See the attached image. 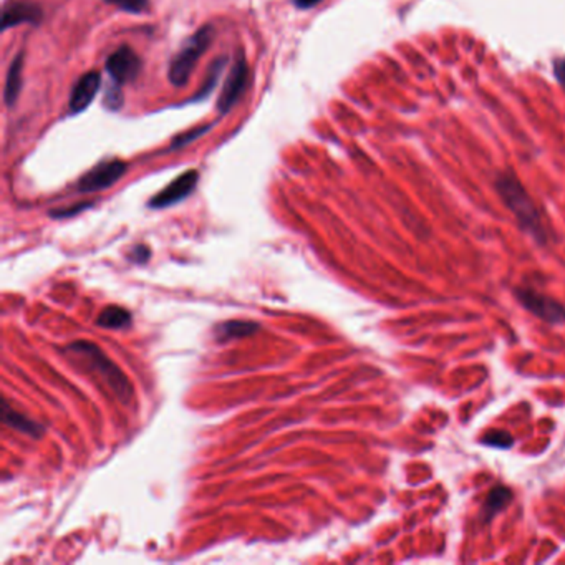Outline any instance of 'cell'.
I'll use <instances>...</instances> for the list:
<instances>
[{
    "label": "cell",
    "mask_w": 565,
    "mask_h": 565,
    "mask_svg": "<svg viewBox=\"0 0 565 565\" xmlns=\"http://www.w3.org/2000/svg\"><path fill=\"white\" fill-rule=\"evenodd\" d=\"M92 202H87V204H76L73 206V209H60V211H53L52 216L53 218H68V216H73L76 212H82L83 209H87V207H90Z\"/></svg>",
    "instance_id": "22"
},
{
    "label": "cell",
    "mask_w": 565,
    "mask_h": 565,
    "mask_svg": "<svg viewBox=\"0 0 565 565\" xmlns=\"http://www.w3.org/2000/svg\"><path fill=\"white\" fill-rule=\"evenodd\" d=\"M198 181H199V174L198 171H194V169L182 173L181 176H177L173 182H169V184L163 191H161V193L151 198L150 207L151 209H164V207H169V206H173V204L181 202L182 199L191 196V193L196 189Z\"/></svg>",
    "instance_id": "7"
},
{
    "label": "cell",
    "mask_w": 565,
    "mask_h": 565,
    "mask_svg": "<svg viewBox=\"0 0 565 565\" xmlns=\"http://www.w3.org/2000/svg\"><path fill=\"white\" fill-rule=\"evenodd\" d=\"M212 37H214V28L211 25L199 28L194 35H191L184 42L180 52L171 58L168 68V78L174 87H184L189 82L198 60L211 46Z\"/></svg>",
    "instance_id": "3"
},
{
    "label": "cell",
    "mask_w": 565,
    "mask_h": 565,
    "mask_svg": "<svg viewBox=\"0 0 565 565\" xmlns=\"http://www.w3.org/2000/svg\"><path fill=\"white\" fill-rule=\"evenodd\" d=\"M150 254H151L150 249H148L146 245H138V247H134L133 252H131V259H133V262H146Z\"/></svg>",
    "instance_id": "23"
},
{
    "label": "cell",
    "mask_w": 565,
    "mask_h": 565,
    "mask_svg": "<svg viewBox=\"0 0 565 565\" xmlns=\"http://www.w3.org/2000/svg\"><path fill=\"white\" fill-rule=\"evenodd\" d=\"M126 169H128V164L120 159L103 161L78 181V189L82 193H96V191L112 188L114 182L121 180Z\"/></svg>",
    "instance_id": "5"
},
{
    "label": "cell",
    "mask_w": 565,
    "mask_h": 565,
    "mask_svg": "<svg viewBox=\"0 0 565 565\" xmlns=\"http://www.w3.org/2000/svg\"><path fill=\"white\" fill-rule=\"evenodd\" d=\"M105 105L108 106L110 110H120L121 108L123 95H121V90H120V85H118V87L108 88V92H106V96H105Z\"/></svg>",
    "instance_id": "19"
},
{
    "label": "cell",
    "mask_w": 565,
    "mask_h": 565,
    "mask_svg": "<svg viewBox=\"0 0 565 565\" xmlns=\"http://www.w3.org/2000/svg\"><path fill=\"white\" fill-rule=\"evenodd\" d=\"M106 3L118 7L123 12H130V14H143L148 8V2L150 0H105Z\"/></svg>",
    "instance_id": "18"
},
{
    "label": "cell",
    "mask_w": 565,
    "mask_h": 565,
    "mask_svg": "<svg viewBox=\"0 0 565 565\" xmlns=\"http://www.w3.org/2000/svg\"><path fill=\"white\" fill-rule=\"evenodd\" d=\"M247 80L249 68L247 63H245V58L241 55L236 63H234L231 71H229L226 85H224L223 92H220V96L218 100V110L220 113H227L239 101L245 87H247Z\"/></svg>",
    "instance_id": "8"
},
{
    "label": "cell",
    "mask_w": 565,
    "mask_h": 565,
    "mask_svg": "<svg viewBox=\"0 0 565 565\" xmlns=\"http://www.w3.org/2000/svg\"><path fill=\"white\" fill-rule=\"evenodd\" d=\"M42 20V8L32 2L15 0L7 2L2 12V31L15 27L20 24L37 25Z\"/></svg>",
    "instance_id": "10"
},
{
    "label": "cell",
    "mask_w": 565,
    "mask_h": 565,
    "mask_svg": "<svg viewBox=\"0 0 565 565\" xmlns=\"http://www.w3.org/2000/svg\"><path fill=\"white\" fill-rule=\"evenodd\" d=\"M22 68H24V53L20 52L15 57V60L10 63L8 68L6 88H3V100L8 108L15 105L17 98H19L20 88H22Z\"/></svg>",
    "instance_id": "13"
},
{
    "label": "cell",
    "mask_w": 565,
    "mask_h": 565,
    "mask_svg": "<svg viewBox=\"0 0 565 565\" xmlns=\"http://www.w3.org/2000/svg\"><path fill=\"white\" fill-rule=\"evenodd\" d=\"M131 324V313L126 308L120 307V305H108V307L101 310V313L96 318V325L101 329L116 330L125 329Z\"/></svg>",
    "instance_id": "15"
},
{
    "label": "cell",
    "mask_w": 565,
    "mask_h": 565,
    "mask_svg": "<svg viewBox=\"0 0 565 565\" xmlns=\"http://www.w3.org/2000/svg\"><path fill=\"white\" fill-rule=\"evenodd\" d=\"M106 71L116 85L133 82L141 71V58L128 45H123L108 57Z\"/></svg>",
    "instance_id": "6"
},
{
    "label": "cell",
    "mask_w": 565,
    "mask_h": 565,
    "mask_svg": "<svg viewBox=\"0 0 565 565\" xmlns=\"http://www.w3.org/2000/svg\"><path fill=\"white\" fill-rule=\"evenodd\" d=\"M496 189L522 231L529 234L537 244L546 245L549 242V231L544 223L542 212L521 181L512 173H501L496 177Z\"/></svg>",
    "instance_id": "2"
},
{
    "label": "cell",
    "mask_w": 565,
    "mask_h": 565,
    "mask_svg": "<svg viewBox=\"0 0 565 565\" xmlns=\"http://www.w3.org/2000/svg\"><path fill=\"white\" fill-rule=\"evenodd\" d=\"M514 295H516L517 302H519L522 307L529 310L530 313H534L541 320L547 322V324H565V307L560 302L552 299V297L524 287L514 290Z\"/></svg>",
    "instance_id": "4"
},
{
    "label": "cell",
    "mask_w": 565,
    "mask_h": 565,
    "mask_svg": "<svg viewBox=\"0 0 565 565\" xmlns=\"http://www.w3.org/2000/svg\"><path fill=\"white\" fill-rule=\"evenodd\" d=\"M2 419L7 426L12 428V430L20 431L22 435H27L31 437H40L42 433H44V426H42V424L33 421V419L28 418L27 415L19 413V411L8 405L6 399H3L2 405Z\"/></svg>",
    "instance_id": "11"
},
{
    "label": "cell",
    "mask_w": 565,
    "mask_h": 565,
    "mask_svg": "<svg viewBox=\"0 0 565 565\" xmlns=\"http://www.w3.org/2000/svg\"><path fill=\"white\" fill-rule=\"evenodd\" d=\"M483 443L487 446H492V448L507 449V448H512L514 437L505 431H489L483 436Z\"/></svg>",
    "instance_id": "17"
},
{
    "label": "cell",
    "mask_w": 565,
    "mask_h": 565,
    "mask_svg": "<svg viewBox=\"0 0 565 565\" xmlns=\"http://www.w3.org/2000/svg\"><path fill=\"white\" fill-rule=\"evenodd\" d=\"M554 75L565 92V57L557 58V60L554 62Z\"/></svg>",
    "instance_id": "21"
},
{
    "label": "cell",
    "mask_w": 565,
    "mask_h": 565,
    "mask_svg": "<svg viewBox=\"0 0 565 565\" xmlns=\"http://www.w3.org/2000/svg\"><path fill=\"white\" fill-rule=\"evenodd\" d=\"M211 126L207 125V126H202V128H199V130H194V131H191V133H188V134H184V136H180V138L176 139V141H174V148H180V146H184V144H188L189 141H193V139H196L198 136H201L204 131H207L209 130Z\"/></svg>",
    "instance_id": "20"
},
{
    "label": "cell",
    "mask_w": 565,
    "mask_h": 565,
    "mask_svg": "<svg viewBox=\"0 0 565 565\" xmlns=\"http://www.w3.org/2000/svg\"><path fill=\"white\" fill-rule=\"evenodd\" d=\"M226 62H227L226 58H218V60H216L214 65L211 67L209 75H207L206 83H204V87H202V92H201V93L198 92V93H196V98H194V100H199V98H204V96H207V93L211 92V88H214L216 82H218L220 73H223L224 67H226Z\"/></svg>",
    "instance_id": "16"
},
{
    "label": "cell",
    "mask_w": 565,
    "mask_h": 565,
    "mask_svg": "<svg viewBox=\"0 0 565 565\" xmlns=\"http://www.w3.org/2000/svg\"><path fill=\"white\" fill-rule=\"evenodd\" d=\"M259 324L250 320H227L214 329V337L218 342H229L234 338H244L256 333Z\"/></svg>",
    "instance_id": "12"
},
{
    "label": "cell",
    "mask_w": 565,
    "mask_h": 565,
    "mask_svg": "<svg viewBox=\"0 0 565 565\" xmlns=\"http://www.w3.org/2000/svg\"><path fill=\"white\" fill-rule=\"evenodd\" d=\"M101 87V75L98 71H88L83 76H80L78 82L75 83L73 90H71L70 101H68V108L70 113H80L88 108L93 98L96 96Z\"/></svg>",
    "instance_id": "9"
},
{
    "label": "cell",
    "mask_w": 565,
    "mask_h": 565,
    "mask_svg": "<svg viewBox=\"0 0 565 565\" xmlns=\"http://www.w3.org/2000/svg\"><path fill=\"white\" fill-rule=\"evenodd\" d=\"M512 501V492L511 489L504 486H496L489 491V494L486 496L483 505V521L489 522L496 514H499L503 509L507 507Z\"/></svg>",
    "instance_id": "14"
},
{
    "label": "cell",
    "mask_w": 565,
    "mask_h": 565,
    "mask_svg": "<svg viewBox=\"0 0 565 565\" xmlns=\"http://www.w3.org/2000/svg\"><path fill=\"white\" fill-rule=\"evenodd\" d=\"M322 0H294V6L297 8H312L320 3Z\"/></svg>",
    "instance_id": "24"
},
{
    "label": "cell",
    "mask_w": 565,
    "mask_h": 565,
    "mask_svg": "<svg viewBox=\"0 0 565 565\" xmlns=\"http://www.w3.org/2000/svg\"><path fill=\"white\" fill-rule=\"evenodd\" d=\"M63 351L71 363L78 365L82 370H87L93 376L103 381L106 388L120 399L123 405H130L133 399V385L130 383L128 376L123 373V370L95 343L80 340V342L67 345Z\"/></svg>",
    "instance_id": "1"
}]
</instances>
